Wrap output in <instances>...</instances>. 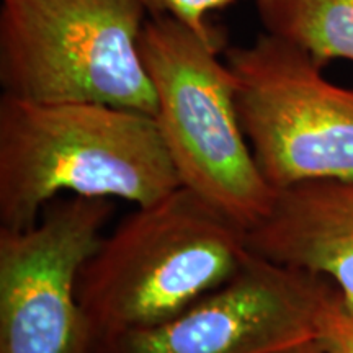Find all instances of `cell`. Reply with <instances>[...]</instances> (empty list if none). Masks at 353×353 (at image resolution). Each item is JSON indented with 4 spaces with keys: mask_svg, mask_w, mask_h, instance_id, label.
Listing matches in <instances>:
<instances>
[{
    "mask_svg": "<svg viewBox=\"0 0 353 353\" xmlns=\"http://www.w3.org/2000/svg\"><path fill=\"white\" fill-rule=\"evenodd\" d=\"M148 0H0V85L34 103H99L154 117L139 41Z\"/></svg>",
    "mask_w": 353,
    "mask_h": 353,
    "instance_id": "4",
    "label": "cell"
},
{
    "mask_svg": "<svg viewBox=\"0 0 353 353\" xmlns=\"http://www.w3.org/2000/svg\"><path fill=\"white\" fill-rule=\"evenodd\" d=\"M113 200H54L33 226L0 228V353H95L79 276Z\"/></svg>",
    "mask_w": 353,
    "mask_h": 353,
    "instance_id": "6",
    "label": "cell"
},
{
    "mask_svg": "<svg viewBox=\"0 0 353 353\" xmlns=\"http://www.w3.org/2000/svg\"><path fill=\"white\" fill-rule=\"evenodd\" d=\"M265 33L309 52L321 65L353 63V0H255Z\"/></svg>",
    "mask_w": 353,
    "mask_h": 353,
    "instance_id": "9",
    "label": "cell"
},
{
    "mask_svg": "<svg viewBox=\"0 0 353 353\" xmlns=\"http://www.w3.org/2000/svg\"><path fill=\"white\" fill-rule=\"evenodd\" d=\"M226 48L170 15L149 17L139 41L156 92L154 118L180 183L247 231L276 192L242 130Z\"/></svg>",
    "mask_w": 353,
    "mask_h": 353,
    "instance_id": "3",
    "label": "cell"
},
{
    "mask_svg": "<svg viewBox=\"0 0 353 353\" xmlns=\"http://www.w3.org/2000/svg\"><path fill=\"white\" fill-rule=\"evenodd\" d=\"M223 57L242 130L275 192L353 176V90L327 81L309 52L270 33L228 46Z\"/></svg>",
    "mask_w": 353,
    "mask_h": 353,
    "instance_id": "5",
    "label": "cell"
},
{
    "mask_svg": "<svg viewBox=\"0 0 353 353\" xmlns=\"http://www.w3.org/2000/svg\"><path fill=\"white\" fill-rule=\"evenodd\" d=\"M180 183L156 118L99 103L0 97V228L33 226L56 200L151 205Z\"/></svg>",
    "mask_w": 353,
    "mask_h": 353,
    "instance_id": "1",
    "label": "cell"
},
{
    "mask_svg": "<svg viewBox=\"0 0 353 353\" xmlns=\"http://www.w3.org/2000/svg\"><path fill=\"white\" fill-rule=\"evenodd\" d=\"M337 293L327 278L250 252L236 275L183 312L107 339L95 353H272L316 337Z\"/></svg>",
    "mask_w": 353,
    "mask_h": 353,
    "instance_id": "7",
    "label": "cell"
},
{
    "mask_svg": "<svg viewBox=\"0 0 353 353\" xmlns=\"http://www.w3.org/2000/svg\"><path fill=\"white\" fill-rule=\"evenodd\" d=\"M272 353H330V350L319 341V339H317L316 335V337L306 339V341L291 343L288 347L278 348V350Z\"/></svg>",
    "mask_w": 353,
    "mask_h": 353,
    "instance_id": "12",
    "label": "cell"
},
{
    "mask_svg": "<svg viewBox=\"0 0 353 353\" xmlns=\"http://www.w3.org/2000/svg\"><path fill=\"white\" fill-rule=\"evenodd\" d=\"M234 2L236 0H148L152 15L174 17L201 37L218 43H226V34L211 21V13Z\"/></svg>",
    "mask_w": 353,
    "mask_h": 353,
    "instance_id": "10",
    "label": "cell"
},
{
    "mask_svg": "<svg viewBox=\"0 0 353 353\" xmlns=\"http://www.w3.org/2000/svg\"><path fill=\"white\" fill-rule=\"evenodd\" d=\"M245 241L260 257L327 278L353 312V176L278 190Z\"/></svg>",
    "mask_w": 353,
    "mask_h": 353,
    "instance_id": "8",
    "label": "cell"
},
{
    "mask_svg": "<svg viewBox=\"0 0 353 353\" xmlns=\"http://www.w3.org/2000/svg\"><path fill=\"white\" fill-rule=\"evenodd\" d=\"M317 339L330 353H353V312L345 309L339 293L321 317Z\"/></svg>",
    "mask_w": 353,
    "mask_h": 353,
    "instance_id": "11",
    "label": "cell"
},
{
    "mask_svg": "<svg viewBox=\"0 0 353 353\" xmlns=\"http://www.w3.org/2000/svg\"><path fill=\"white\" fill-rule=\"evenodd\" d=\"M245 229L179 187L101 237L77 296L97 343L172 319L219 288L249 257Z\"/></svg>",
    "mask_w": 353,
    "mask_h": 353,
    "instance_id": "2",
    "label": "cell"
}]
</instances>
